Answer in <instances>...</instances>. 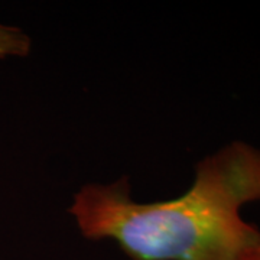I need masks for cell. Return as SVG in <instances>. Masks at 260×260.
I'll return each mask as SVG.
<instances>
[{
    "label": "cell",
    "instance_id": "2",
    "mask_svg": "<svg viewBox=\"0 0 260 260\" xmlns=\"http://www.w3.org/2000/svg\"><path fill=\"white\" fill-rule=\"evenodd\" d=\"M30 48L32 41L28 34L22 29L0 23V58L26 56Z\"/></svg>",
    "mask_w": 260,
    "mask_h": 260
},
{
    "label": "cell",
    "instance_id": "3",
    "mask_svg": "<svg viewBox=\"0 0 260 260\" xmlns=\"http://www.w3.org/2000/svg\"><path fill=\"white\" fill-rule=\"evenodd\" d=\"M240 260H260V242L249 250Z\"/></svg>",
    "mask_w": 260,
    "mask_h": 260
},
{
    "label": "cell",
    "instance_id": "1",
    "mask_svg": "<svg viewBox=\"0 0 260 260\" xmlns=\"http://www.w3.org/2000/svg\"><path fill=\"white\" fill-rule=\"evenodd\" d=\"M260 201V149L236 140L201 159L182 195L133 200L127 178L87 184L68 213L88 240H113L133 260H240L260 242L242 217Z\"/></svg>",
    "mask_w": 260,
    "mask_h": 260
}]
</instances>
